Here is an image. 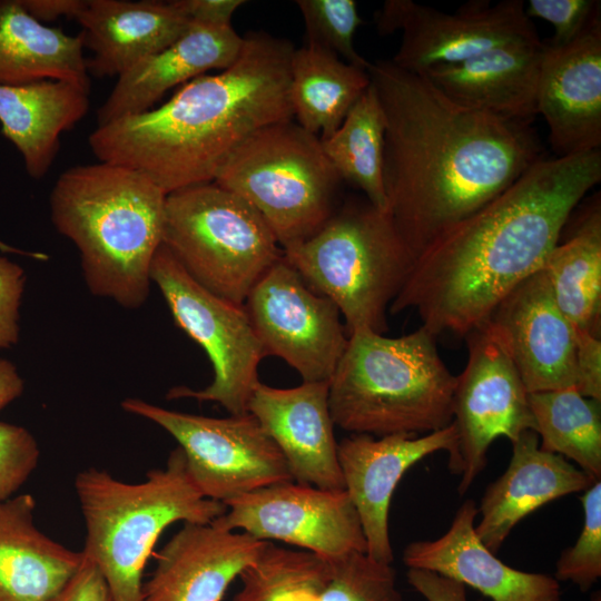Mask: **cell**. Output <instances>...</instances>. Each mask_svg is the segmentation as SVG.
Returning <instances> with one entry per match:
<instances>
[{
	"label": "cell",
	"mask_w": 601,
	"mask_h": 601,
	"mask_svg": "<svg viewBox=\"0 0 601 601\" xmlns=\"http://www.w3.org/2000/svg\"><path fill=\"white\" fill-rule=\"evenodd\" d=\"M367 73L385 115L386 213L414 259L544 158L530 124L465 108L391 59Z\"/></svg>",
	"instance_id": "obj_1"
},
{
	"label": "cell",
	"mask_w": 601,
	"mask_h": 601,
	"mask_svg": "<svg viewBox=\"0 0 601 601\" xmlns=\"http://www.w3.org/2000/svg\"><path fill=\"white\" fill-rule=\"evenodd\" d=\"M601 180V151L542 158L426 246L390 306L434 336H465L542 269L580 201Z\"/></svg>",
	"instance_id": "obj_2"
},
{
	"label": "cell",
	"mask_w": 601,
	"mask_h": 601,
	"mask_svg": "<svg viewBox=\"0 0 601 601\" xmlns=\"http://www.w3.org/2000/svg\"><path fill=\"white\" fill-rule=\"evenodd\" d=\"M294 50L286 39L248 32L228 68L186 82L157 108L98 126L90 149L99 161L141 173L166 195L211 183L252 134L293 120Z\"/></svg>",
	"instance_id": "obj_3"
},
{
	"label": "cell",
	"mask_w": 601,
	"mask_h": 601,
	"mask_svg": "<svg viewBox=\"0 0 601 601\" xmlns=\"http://www.w3.org/2000/svg\"><path fill=\"white\" fill-rule=\"evenodd\" d=\"M166 196L141 173L106 161L73 166L58 177L49 196L51 221L78 248L93 295L128 309L146 302Z\"/></svg>",
	"instance_id": "obj_4"
},
{
	"label": "cell",
	"mask_w": 601,
	"mask_h": 601,
	"mask_svg": "<svg viewBox=\"0 0 601 601\" xmlns=\"http://www.w3.org/2000/svg\"><path fill=\"white\" fill-rule=\"evenodd\" d=\"M423 326L400 337L367 329L348 336L328 382L333 422L352 434L431 433L453 421L456 383Z\"/></svg>",
	"instance_id": "obj_5"
},
{
	"label": "cell",
	"mask_w": 601,
	"mask_h": 601,
	"mask_svg": "<svg viewBox=\"0 0 601 601\" xmlns=\"http://www.w3.org/2000/svg\"><path fill=\"white\" fill-rule=\"evenodd\" d=\"M75 490L86 528L81 552L104 575L112 601H142L144 570L166 528L211 523L227 511L194 484L179 446L141 482L89 467L76 475Z\"/></svg>",
	"instance_id": "obj_6"
},
{
	"label": "cell",
	"mask_w": 601,
	"mask_h": 601,
	"mask_svg": "<svg viewBox=\"0 0 601 601\" xmlns=\"http://www.w3.org/2000/svg\"><path fill=\"white\" fill-rule=\"evenodd\" d=\"M283 256L312 290L337 306L348 336L387 331L386 313L414 263L388 214L366 198L345 201Z\"/></svg>",
	"instance_id": "obj_7"
},
{
	"label": "cell",
	"mask_w": 601,
	"mask_h": 601,
	"mask_svg": "<svg viewBox=\"0 0 601 601\" xmlns=\"http://www.w3.org/2000/svg\"><path fill=\"white\" fill-rule=\"evenodd\" d=\"M342 179L321 139L293 120L265 126L223 162L214 183L246 200L284 249L316 234Z\"/></svg>",
	"instance_id": "obj_8"
},
{
	"label": "cell",
	"mask_w": 601,
	"mask_h": 601,
	"mask_svg": "<svg viewBox=\"0 0 601 601\" xmlns=\"http://www.w3.org/2000/svg\"><path fill=\"white\" fill-rule=\"evenodd\" d=\"M162 244L199 285L240 305L283 256L260 215L214 181L166 196Z\"/></svg>",
	"instance_id": "obj_9"
},
{
	"label": "cell",
	"mask_w": 601,
	"mask_h": 601,
	"mask_svg": "<svg viewBox=\"0 0 601 601\" xmlns=\"http://www.w3.org/2000/svg\"><path fill=\"white\" fill-rule=\"evenodd\" d=\"M150 277L176 325L205 351L214 371L213 381L205 388L175 386L167 398L215 402L230 415L247 413L259 382L258 366L266 355L245 306L199 285L164 244L154 256Z\"/></svg>",
	"instance_id": "obj_10"
},
{
	"label": "cell",
	"mask_w": 601,
	"mask_h": 601,
	"mask_svg": "<svg viewBox=\"0 0 601 601\" xmlns=\"http://www.w3.org/2000/svg\"><path fill=\"white\" fill-rule=\"evenodd\" d=\"M121 407L157 424L178 442L189 476L205 497L225 503L270 484L293 481L283 453L249 412L210 417L134 397L124 400Z\"/></svg>",
	"instance_id": "obj_11"
},
{
	"label": "cell",
	"mask_w": 601,
	"mask_h": 601,
	"mask_svg": "<svg viewBox=\"0 0 601 601\" xmlns=\"http://www.w3.org/2000/svg\"><path fill=\"white\" fill-rule=\"evenodd\" d=\"M464 337L469 355L453 393L457 453L450 466L461 476L460 494L484 470L495 439L504 436L512 443L535 428L529 392L495 329L484 321Z\"/></svg>",
	"instance_id": "obj_12"
},
{
	"label": "cell",
	"mask_w": 601,
	"mask_h": 601,
	"mask_svg": "<svg viewBox=\"0 0 601 601\" xmlns=\"http://www.w3.org/2000/svg\"><path fill=\"white\" fill-rule=\"evenodd\" d=\"M244 306L266 356L284 359L303 382H329L348 343L342 315L284 256L253 287Z\"/></svg>",
	"instance_id": "obj_13"
},
{
	"label": "cell",
	"mask_w": 601,
	"mask_h": 601,
	"mask_svg": "<svg viewBox=\"0 0 601 601\" xmlns=\"http://www.w3.org/2000/svg\"><path fill=\"white\" fill-rule=\"evenodd\" d=\"M375 24L381 35L402 30L391 61L415 73L503 45L540 40L522 0L471 1L453 13L412 0H387L376 11Z\"/></svg>",
	"instance_id": "obj_14"
},
{
	"label": "cell",
	"mask_w": 601,
	"mask_h": 601,
	"mask_svg": "<svg viewBox=\"0 0 601 601\" xmlns=\"http://www.w3.org/2000/svg\"><path fill=\"white\" fill-rule=\"evenodd\" d=\"M213 523L262 541H282L325 559L366 553L357 512L345 490L285 481L225 502Z\"/></svg>",
	"instance_id": "obj_15"
},
{
	"label": "cell",
	"mask_w": 601,
	"mask_h": 601,
	"mask_svg": "<svg viewBox=\"0 0 601 601\" xmlns=\"http://www.w3.org/2000/svg\"><path fill=\"white\" fill-rule=\"evenodd\" d=\"M439 451L449 453V467L452 466L457 453L453 422L422 436L351 434L337 443L344 490L357 512L366 554L373 560L392 564L388 512L393 493L411 466Z\"/></svg>",
	"instance_id": "obj_16"
},
{
	"label": "cell",
	"mask_w": 601,
	"mask_h": 601,
	"mask_svg": "<svg viewBox=\"0 0 601 601\" xmlns=\"http://www.w3.org/2000/svg\"><path fill=\"white\" fill-rule=\"evenodd\" d=\"M485 321L529 393L574 387L575 328L559 308L543 269L518 284Z\"/></svg>",
	"instance_id": "obj_17"
},
{
	"label": "cell",
	"mask_w": 601,
	"mask_h": 601,
	"mask_svg": "<svg viewBox=\"0 0 601 601\" xmlns=\"http://www.w3.org/2000/svg\"><path fill=\"white\" fill-rule=\"evenodd\" d=\"M538 114L556 157L601 146V14L565 46L542 41Z\"/></svg>",
	"instance_id": "obj_18"
},
{
	"label": "cell",
	"mask_w": 601,
	"mask_h": 601,
	"mask_svg": "<svg viewBox=\"0 0 601 601\" xmlns=\"http://www.w3.org/2000/svg\"><path fill=\"white\" fill-rule=\"evenodd\" d=\"M248 412L283 453L293 481L344 490L328 382H303L296 387L278 388L259 381L249 398Z\"/></svg>",
	"instance_id": "obj_19"
},
{
	"label": "cell",
	"mask_w": 601,
	"mask_h": 601,
	"mask_svg": "<svg viewBox=\"0 0 601 601\" xmlns=\"http://www.w3.org/2000/svg\"><path fill=\"white\" fill-rule=\"evenodd\" d=\"M162 546L142 601H221L268 541L215 523H183Z\"/></svg>",
	"instance_id": "obj_20"
},
{
	"label": "cell",
	"mask_w": 601,
	"mask_h": 601,
	"mask_svg": "<svg viewBox=\"0 0 601 601\" xmlns=\"http://www.w3.org/2000/svg\"><path fill=\"white\" fill-rule=\"evenodd\" d=\"M477 513L473 500L464 501L442 536L407 544L404 564L475 589L492 601H561L554 577L509 566L482 543L475 532Z\"/></svg>",
	"instance_id": "obj_21"
},
{
	"label": "cell",
	"mask_w": 601,
	"mask_h": 601,
	"mask_svg": "<svg viewBox=\"0 0 601 601\" xmlns=\"http://www.w3.org/2000/svg\"><path fill=\"white\" fill-rule=\"evenodd\" d=\"M539 443L534 431H525L512 442L509 466L487 486L477 508L481 520L475 532L493 553L530 513L568 494L584 492L597 481Z\"/></svg>",
	"instance_id": "obj_22"
},
{
	"label": "cell",
	"mask_w": 601,
	"mask_h": 601,
	"mask_svg": "<svg viewBox=\"0 0 601 601\" xmlns=\"http://www.w3.org/2000/svg\"><path fill=\"white\" fill-rule=\"evenodd\" d=\"M542 48L541 39L508 43L423 75L465 108L531 125L538 115Z\"/></svg>",
	"instance_id": "obj_23"
},
{
	"label": "cell",
	"mask_w": 601,
	"mask_h": 601,
	"mask_svg": "<svg viewBox=\"0 0 601 601\" xmlns=\"http://www.w3.org/2000/svg\"><path fill=\"white\" fill-rule=\"evenodd\" d=\"M243 43L244 37L231 26L191 22L171 45L118 77L97 111L98 126L148 111L173 87L185 85L208 70L228 68L239 56Z\"/></svg>",
	"instance_id": "obj_24"
},
{
	"label": "cell",
	"mask_w": 601,
	"mask_h": 601,
	"mask_svg": "<svg viewBox=\"0 0 601 601\" xmlns=\"http://www.w3.org/2000/svg\"><path fill=\"white\" fill-rule=\"evenodd\" d=\"M89 76L119 77L165 49L190 26L171 1L85 0L76 17Z\"/></svg>",
	"instance_id": "obj_25"
},
{
	"label": "cell",
	"mask_w": 601,
	"mask_h": 601,
	"mask_svg": "<svg viewBox=\"0 0 601 601\" xmlns=\"http://www.w3.org/2000/svg\"><path fill=\"white\" fill-rule=\"evenodd\" d=\"M29 493L0 503V601H55L85 556L41 532Z\"/></svg>",
	"instance_id": "obj_26"
},
{
	"label": "cell",
	"mask_w": 601,
	"mask_h": 601,
	"mask_svg": "<svg viewBox=\"0 0 601 601\" xmlns=\"http://www.w3.org/2000/svg\"><path fill=\"white\" fill-rule=\"evenodd\" d=\"M89 90L62 80L0 85L2 135L20 152L28 175L40 179L51 168L60 137L88 112Z\"/></svg>",
	"instance_id": "obj_27"
},
{
	"label": "cell",
	"mask_w": 601,
	"mask_h": 601,
	"mask_svg": "<svg viewBox=\"0 0 601 601\" xmlns=\"http://www.w3.org/2000/svg\"><path fill=\"white\" fill-rule=\"evenodd\" d=\"M62 80L90 90L79 35L36 20L20 0H0V85Z\"/></svg>",
	"instance_id": "obj_28"
},
{
	"label": "cell",
	"mask_w": 601,
	"mask_h": 601,
	"mask_svg": "<svg viewBox=\"0 0 601 601\" xmlns=\"http://www.w3.org/2000/svg\"><path fill=\"white\" fill-rule=\"evenodd\" d=\"M371 85L367 70L312 43L295 49L289 99L297 124L321 139L332 136Z\"/></svg>",
	"instance_id": "obj_29"
},
{
	"label": "cell",
	"mask_w": 601,
	"mask_h": 601,
	"mask_svg": "<svg viewBox=\"0 0 601 601\" xmlns=\"http://www.w3.org/2000/svg\"><path fill=\"white\" fill-rule=\"evenodd\" d=\"M542 269L559 308L572 325L600 336V193L592 196L570 234L549 254Z\"/></svg>",
	"instance_id": "obj_30"
},
{
	"label": "cell",
	"mask_w": 601,
	"mask_h": 601,
	"mask_svg": "<svg viewBox=\"0 0 601 601\" xmlns=\"http://www.w3.org/2000/svg\"><path fill=\"white\" fill-rule=\"evenodd\" d=\"M385 115L371 83L338 129L321 139L323 150L341 177L363 191L376 208L386 211L383 179Z\"/></svg>",
	"instance_id": "obj_31"
},
{
	"label": "cell",
	"mask_w": 601,
	"mask_h": 601,
	"mask_svg": "<svg viewBox=\"0 0 601 601\" xmlns=\"http://www.w3.org/2000/svg\"><path fill=\"white\" fill-rule=\"evenodd\" d=\"M600 402L573 386L529 393L540 447L572 460L595 480L601 477Z\"/></svg>",
	"instance_id": "obj_32"
},
{
	"label": "cell",
	"mask_w": 601,
	"mask_h": 601,
	"mask_svg": "<svg viewBox=\"0 0 601 601\" xmlns=\"http://www.w3.org/2000/svg\"><path fill=\"white\" fill-rule=\"evenodd\" d=\"M327 568L325 558L267 542L239 575L242 587L231 601H326Z\"/></svg>",
	"instance_id": "obj_33"
},
{
	"label": "cell",
	"mask_w": 601,
	"mask_h": 601,
	"mask_svg": "<svg viewBox=\"0 0 601 601\" xmlns=\"http://www.w3.org/2000/svg\"><path fill=\"white\" fill-rule=\"evenodd\" d=\"M307 43L319 46L349 65L367 70L370 61L354 46V36L363 23L354 0H297Z\"/></svg>",
	"instance_id": "obj_34"
},
{
	"label": "cell",
	"mask_w": 601,
	"mask_h": 601,
	"mask_svg": "<svg viewBox=\"0 0 601 601\" xmlns=\"http://www.w3.org/2000/svg\"><path fill=\"white\" fill-rule=\"evenodd\" d=\"M580 500L584 511L583 528L575 544L561 553L554 578L587 591L601 577V481L597 480L587 489Z\"/></svg>",
	"instance_id": "obj_35"
},
{
	"label": "cell",
	"mask_w": 601,
	"mask_h": 601,
	"mask_svg": "<svg viewBox=\"0 0 601 601\" xmlns=\"http://www.w3.org/2000/svg\"><path fill=\"white\" fill-rule=\"evenodd\" d=\"M39 457L38 442L26 427L0 421V503L26 483Z\"/></svg>",
	"instance_id": "obj_36"
},
{
	"label": "cell",
	"mask_w": 601,
	"mask_h": 601,
	"mask_svg": "<svg viewBox=\"0 0 601 601\" xmlns=\"http://www.w3.org/2000/svg\"><path fill=\"white\" fill-rule=\"evenodd\" d=\"M528 17L549 22L554 35L546 40L552 46H565L577 39L600 13L597 0H530L525 4Z\"/></svg>",
	"instance_id": "obj_37"
},
{
	"label": "cell",
	"mask_w": 601,
	"mask_h": 601,
	"mask_svg": "<svg viewBox=\"0 0 601 601\" xmlns=\"http://www.w3.org/2000/svg\"><path fill=\"white\" fill-rule=\"evenodd\" d=\"M26 285L24 270L7 257H0V349L19 341V308Z\"/></svg>",
	"instance_id": "obj_38"
},
{
	"label": "cell",
	"mask_w": 601,
	"mask_h": 601,
	"mask_svg": "<svg viewBox=\"0 0 601 601\" xmlns=\"http://www.w3.org/2000/svg\"><path fill=\"white\" fill-rule=\"evenodd\" d=\"M575 328V390L585 397L601 401L600 336Z\"/></svg>",
	"instance_id": "obj_39"
},
{
	"label": "cell",
	"mask_w": 601,
	"mask_h": 601,
	"mask_svg": "<svg viewBox=\"0 0 601 601\" xmlns=\"http://www.w3.org/2000/svg\"><path fill=\"white\" fill-rule=\"evenodd\" d=\"M171 3L190 22L211 27L231 26L235 11L243 0H171Z\"/></svg>",
	"instance_id": "obj_40"
},
{
	"label": "cell",
	"mask_w": 601,
	"mask_h": 601,
	"mask_svg": "<svg viewBox=\"0 0 601 601\" xmlns=\"http://www.w3.org/2000/svg\"><path fill=\"white\" fill-rule=\"evenodd\" d=\"M55 601H112L98 568L86 558L79 571Z\"/></svg>",
	"instance_id": "obj_41"
},
{
	"label": "cell",
	"mask_w": 601,
	"mask_h": 601,
	"mask_svg": "<svg viewBox=\"0 0 601 601\" xmlns=\"http://www.w3.org/2000/svg\"><path fill=\"white\" fill-rule=\"evenodd\" d=\"M406 579L426 601H467L464 585L434 572L408 569Z\"/></svg>",
	"instance_id": "obj_42"
},
{
	"label": "cell",
	"mask_w": 601,
	"mask_h": 601,
	"mask_svg": "<svg viewBox=\"0 0 601 601\" xmlns=\"http://www.w3.org/2000/svg\"><path fill=\"white\" fill-rule=\"evenodd\" d=\"M23 8L41 23L60 17L75 18L82 9L85 0H20Z\"/></svg>",
	"instance_id": "obj_43"
},
{
	"label": "cell",
	"mask_w": 601,
	"mask_h": 601,
	"mask_svg": "<svg viewBox=\"0 0 601 601\" xmlns=\"http://www.w3.org/2000/svg\"><path fill=\"white\" fill-rule=\"evenodd\" d=\"M23 390V380L14 364L0 358V411L17 400Z\"/></svg>",
	"instance_id": "obj_44"
},
{
	"label": "cell",
	"mask_w": 601,
	"mask_h": 601,
	"mask_svg": "<svg viewBox=\"0 0 601 601\" xmlns=\"http://www.w3.org/2000/svg\"><path fill=\"white\" fill-rule=\"evenodd\" d=\"M592 601H601L600 593L593 597Z\"/></svg>",
	"instance_id": "obj_45"
}]
</instances>
